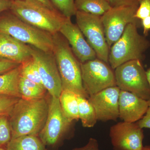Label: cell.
<instances>
[{
  "label": "cell",
  "mask_w": 150,
  "mask_h": 150,
  "mask_svg": "<svg viewBox=\"0 0 150 150\" xmlns=\"http://www.w3.org/2000/svg\"><path fill=\"white\" fill-rule=\"evenodd\" d=\"M50 99L20 98L8 116L11 139L26 135L38 136L47 119Z\"/></svg>",
  "instance_id": "1"
},
{
  "label": "cell",
  "mask_w": 150,
  "mask_h": 150,
  "mask_svg": "<svg viewBox=\"0 0 150 150\" xmlns=\"http://www.w3.org/2000/svg\"><path fill=\"white\" fill-rule=\"evenodd\" d=\"M52 35V53L61 76L63 90L70 91L88 98L83 85L80 62L73 53L67 39L60 33Z\"/></svg>",
  "instance_id": "2"
},
{
  "label": "cell",
  "mask_w": 150,
  "mask_h": 150,
  "mask_svg": "<svg viewBox=\"0 0 150 150\" xmlns=\"http://www.w3.org/2000/svg\"><path fill=\"white\" fill-rule=\"evenodd\" d=\"M10 11L23 21L52 35L59 32L68 18L37 0H13Z\"/></svg>",
  "instance_id": "3"
},
{
  "label": "cell",
  "mask_w": 150,
  "mask_h": 150,
  "mask_svg": "<svg viewBox=\"0 0 150 150\" xmlns=\"http://www.w3.org/2000/svg\"><path fill=\"white\" fill-rule=\"evenodd\" d=\"M140 28L135 23L127 25L121 37L110 47L108 63L112 69L129 61L145 58V53L150 47V42L138 32Z\"/></svg>",
  "instance_id": "4"
},
{
  "label": "cell",
  "mask_w": 150,
  "mask_h": 150,
  "mask_svg": "<svg viewBox=\"0 0 150 150\" xmlns=\"http://www.w3.org/2000/svg\"><path fill=\"white\" fill-rule=\"evenodd\" d=\"M0 31L44 52H52V34L25 22L11 11L0 16Z\"/></svg>",
  "instance_id": "5"
},
{
  "label": "cell",
  "mask_w": 150,
  "mask_h": 150,
  "mask_svg": "<svg viewBox=\"0 0 150 150\" xmlns=\"http://www.w3.org/2000/svg\"><path fill=\"white\" fill-rule=\"evenodd\" d=\"M73 122L64 115L59 98L51 96L47 119L38 137L46 147L57 149L72 137Z\"/></svg>",
  "instance_id": "6"
},
{
  "label": "cell",
  "mask_w": 150,
  "mask_h": 150,
  "mask_svg": "<svg viewBox=\"0 0 150 150\" xmlns=\"http://www.w3.org/2000/svg\"><path fill=\"white\" fill-rule=\"evenodd\" d=\"M116 86L120 90L128 91L143 99L150 98V86L146 71L139 60H132L115 69Z\"/></svg>",
  "instance_id": "7"
},
{
  "label": "cell",
  "mask_w": 150,
  "mask_h": 150,
  "mask_svg": "<svg viewBox=\"0 0 150 150\" xmlns=\"http://www.w3.org/2000/svg\"><path fill=\"white\" fill-rule=\"evenodd\" d=\"M75 16L77 25L96 52L97 58L108 64L110 48L105 38L101 16L81 11H77Z\"/></svg>",
  "instance_id": "8"
},
{
  "label": "cell",
  "mask_w": 150,
  "mask_h": 150,
  "mask_svg": "<svg viewBox=\"0 0 150 150\" xmlns=\"http://www.w3.org/2000/svg\"><path fill=\"white\" fill-rule=\"evenodd\" d=\"M81 68L83 85L89 96L116 86L112 69L102 60L97 58L81 63Z\"/></svg>",
  "instance_id": "9"
},
{
  "label": "cell",
  "mask_w": 150,
  "mask_h": 150,
  "mask_svg": "<svg viewBox=\"0 0 150 150\" xmlns=\"http://www.w3.org/2000/svg\"><path fill=\"white\" fill-rule=\"evenodd\" d=\"M138 8L128 6L111 7L101 16L105 38L110 49L121 37L129 23L142 26L141 21L135 17Z\"/></svg>",
  "instance_id": "10"
},
{
  "label": "cell",
  "mask_w": 150,
  "mask_h": 150,
  "mask_svg": "<svg viewBox=\"0 0 150 150\" xmlns=\"http://www.w3.org/2000/svg\"><path fill=\"white\" fill-rule=\"evenodd\" d=\"M30 46L32 57L37 65L43 86L51 96L59 98L63 88L54 54Z\"/></svg>",
  "instance_id": "11"
},
{
  "label": "cell",
  "mask_w": 150,
  "mask_h": 150,
  "mask_svg": "<svg viewBox=\"0 0 150 150\" xmlns=\"http://www.w3.org/2000/svg\"><path fill=\"white\" fill-rule=\"evenodd\" d=\"M113 150H142L144 138L143 129L137 122H118L109 132Z\"/></svg>",
  "instance_id": "12"
},
{
  "label": "cell",
  "mask_w": 150,
  "mask_h": 150,
  "mask_svg": "<svg viewBox=\"0 0 150 150\" xmlns=\"http://www.w3.org/2000/svg\"><path fill=\"white\" fill-rule=\"evenodd\" d=\"M120 89L117 86L105 89L89 96L98 121H116L119 118L118 99Z\"/></svg>",
  "instance_id": "13"
},
{
  "label": "cell",
  "mask_w": 150,
  "mask_h": 150,
  "mask_svg": "<svg viewBox=\"0 0 150 150\" xmlns=\"http://www.w3.org/2000/svg\"><path fill=\"white\" fill-rule=\"evenodd\" d=\"M59 32L67 39L73 53L81 63L96 59V54L90 46L77 24L68 18L62 25Z\"/></svg>",
  "instance_id": "14"
},
{
  "label": "cell",
  "mask_w": 150,
  "mask_h": 150,
  "mask_svg": "<svg viewBox=\"0 0 150 150\" xmlns=\"http://www.w3.org/2000/svg\"><path fill=\"white\" fill-rule=\"evenodd\" d=\"M148 108V100L129 92L120 91L118 99L119 118L123 121L137 122L144 115Z\"/></svg>",
  "instance_id": "15"
},
{
  "label": "cell",
  "mask_w": 150,
  "mask_h": 150,
  "mask_svg": "<svg viewBox=\"0 0 150 150\" xmlns=\"http://www.w3.org/2000/svg\"><path fill=\"white\" fill-rule=\"evenodd\" d=\"M31 58L29 45L0 31V59L22 64Z\"/></svg>",
  "instance_id": "16"
},
{
  "label": "cell",
  "mask_w": 150,
  "mask_h": 150,
  "mask_svg": "<svg viewBox=\"0 0 150 150\" xmlns=\"http://www.w3.org/2000/svg\"><path fill=\"white\" fill-rule=\"evenodd\" d=\"M21 73V64L0 75V94L21 98L18 88Z\"/></svg>",
  "instance_id": "17"
},
{
  "label": "cell",
  "mask_w": 150,
  "mask_h": 150,
  "mask_svg": "<svg viewBox=\"0 0 150 150\" xmlns=\"http://www.w3.org/2000/svg\"><path fill=\"white\" fill-rule=\"evenodd\" d=\"M62 111L71 122L79 119L78 95L72 91L63 90L59 98Z\"/></svg>",
  "instance_id": "18"
},
{
  "label": "cell",
  "mask_w": 150,
  "mask_h": 150,
  "mask_svg": "<svg viewBox=\"0 0 150 150\" xmlns=\"http://www.w3.org/2000/svg\"><path fill=\"white\" fill-rule=\"evenodd\" d=\"M6 148L8 150H48L38 136L26 135L11 140Z\"/></svg>",
  "instance_id": "19"
},
{
  "label": "cell",
  "mask_w": 150,
  "mask_h": 150,
  "mask_svg": "<svg viewBox=\"0 0 150 150\" xmlns=\"http://www.w3.org/2000/svg\"><path fill=\"white\" fill-rule=\"evenodd\" d=\"M21 98L25 99H38L46 97L47 91L43 86L22 76L21 74L18 84Z\"/></svg>",
  "instance_id": "20"
},
{
  "label": "cell",
  "mask_w": 150,
  "mask_h": 150,
  "mask_svg": "<svg viewBox=\"0 0 150 150\" xmlns=\"http://www.w3.org/2000/svg\"><path fill=\"white\" fill-rule=\"evenodd\" d=\"M77 11L102 16L111 8L107 0H75Z\"/></svg>",
  "instance_id": "21"
},
{
  "label": "cell",
  "mask_w": 150,
  "mask_h": 150,
  "mask_svg": "<svg viewBox=\"0 0 150 150\" xmlns=\"http://www.w3.org/2000/svg\"><path fill=\"white\" fill-rule=\"evenodd\" d=\"M79 119L85 128H92L98 121L93 107L88 98L78 95Z\"/></svg>",
  "instance_id": "22"
},
{
  "label": "cell",
  "mask_w": 150,
  "mask_h": 150,
  "mask_svg": "<svg viewBox=\"0 0 150 150\" xmlns=\"http://www.w3.org/2000/svg\"><path fill=\"white\" fill-rule=\"evenodd\" d=\"M21 76L34 82L40 86H43L37 65L33 58L21 64Z\"/></svg>",
  "instance_id": "23"
},
{
  "label": "cell",
  "mask_w": 150,
  "mask_h": 150,
  "mask_svg": "<svg viewBox=\"0 0 150 150\" xmlns=\"http://www.w3.org/2000/svg\"><path fill=\"white\" fill-rule=\"evenodd\" d=\"M54 8L66 17L71 18L75 16L76 10L75 0H50Z\"/></svg>",
  "instance_id": "24"
},
{
  "label": "cell",
  "mask_w": 150,
  "mask_h": 150,
  "mask_svg": "<svg viewBox=\"0 0 150 150\" xmlns=\"http://www.w3.org/2000/svg\"><path fill=\"white\" fill-rule=\"evenodd\" d=\"M11 138V129L8 116H0V146H6Z\"/></svg>",
  "instance_id": "25"
},
{
  "label": "cell",
  "mask_w": 150,
  "mask_h": 150,
  "mask_svg": "<svg viewBox=\"0 0 150 150\" xmlns=\"http://www.w3.org/2000/svg\"><path fill=\"white\" fill-rule=\"evenodd\" d=\"M19 98L0 94V116H9Z\"/></svg>",
  "instance_id": "26"
},
{
  "label": "cell",
  "mask_w": 150,
  "mask_h": 150,
  "mask_svg": "<svg viewBox=\"0 0 150 150\" xmlns=\"http://www.w3.org/2000/svg\"><path fill=\"white\" fill-rule=\"evenodd\" d=\"M150 16V0H141L135 15L139 20Z\"/></svg>",
  "instance_id": "27"
},
{
  "label": "cell",
  "mask_w": 150,
  "mask_h": 150,
  "mask_svg": "<svg viewBox=\"0 0 150 150\" xmlns=\"http://www.w3.org/2000/svg\"><path fill=\"white\" fill-rule=\"evenodd\" d=\"M111 7L128 6L138 7L141 0H107Z\"/></svg>",
  "instance_id": "28"
},
{
  "label": "cell",
  "mask_w": 150,
  "mask_h": 150,
  "mask_svg": "<svg viewBox=\"0 0 150 150\" xmlns=\"http://www.w3.org/2000/svg\"><path fill=\"white\" fill-rule=\"evenodd\" d=\"M21 64L12 61L0 59V75L13 69Z\"/></svg>",
  "instance_id": "29"
},
{
  "label": "cell",
  "mask_w": 150,
  "mask_h": 150,
  "mask_svg": "<svg viewBox=\"0 0 150 150\" xmlns=\"http://www.w3.org/2000/svg\"><path fill=\"white\" fill-rule=\"evenodd\" d=\"M148 108L146 112L142 119L137 122L142 129H150V98L148 100Z\"/></svg>",
  "instance_id": "30"
},
{
  "label": "cell",
  "mask_w": 150,
  "mask_h": 150,
  "mask_svg": "<svg viewBox=\"0 0 150 150\" xmlns=\"http://www.w3.org/2000/svg\"><path fill=\"white\" fill-rule=\"evenodd\" d=\"M72 150H100L98 142L96 139L91 138L87 144L81 147L76 148Z\"/></svg>",
  "instance_id": "31"
},
{
  "label": "cell",
  "mask_w": 150,
  "mask_h": 150,
  "mask_svg": "<svg viewBox=\"0 0 150 150\" xmlns=\"http://www.w3.org/2000/svg\"><path fill=\"white\" fill-rule=\"evenodd\" d=\"M13 0H0V15L10 10Z\"/></svg>",
  "instance_id": "32"
},
{
  "label": "cell",
  "mask_w": 150,
  "mask_h": 150,
  "mask_svg": "<svg viewBox=\"0 0 150 150\" xmlns=\"http://www.w3.org/2000/svg\"><path fill=\"white\" fill-rule=\"evenodd\" d=\"M141 25L143 28L144 35L146 37L150 31V16L141 20Z\"/></svg>",
  "instance_id": "33"
},
{
  "label": "cell",
  "mask_w": 150,
  "mask_h": 150,
  "mask_svg": "<svg viewBox=\"0 0 150 150\" xmlns=\"http://www.w3.org/2000/svg\"><path fill=\"white\" fill-rule=\"evenodd\" d=\"M37 1H39L40 2L42 3V4L46 5V6L48 7L49 8L52 9L56 10L54 8V6L53 5L52 3L50 1V0H37Z\"/></svg>",
  "instance_id": "34"
},
{
  "label": "cell",
  "mask_w": 150,
  "mask_h": 150,
  "mask_svg": "<svg viewBox=\"0 0 150 150\" xmlns=\"http://www.w3.org/2000/svg\"><path fill=\"white\" fill-rule=\"evenodd\" d=\"M146 73L147 78L148 82H149V84L150 86V68L146 71Z\"/></svg>",
  "instance_id": "35"
},
{
  "label": "cell",
  "mask_w": 150,
  "mask_h": 150,
  "mask_svg": "<svg viewBox=\"0 0 150 150\" xmlns=\"http://www.w3.org/2000/svg\"><path fill=\"white\" fill-rule=\"evenodd\" d=\"M142 150H150V146H144Z\"/></svg>",
  "instance_id": "36"
},
{
  "label": "cell",
  "mask_w": 150,
  "mask_h": 150,
  "mask_svg": "<svg viewBox=\"0 0 150 150\" xmlns=\"http://www.w3.org/2000/svg\"><path fill=\"white\" fill-rule=\"evenodd\" d=\"M0 150H8L6 146H0Z\"/></svg>",
  "instance_id": "37"
}]
</instances>
